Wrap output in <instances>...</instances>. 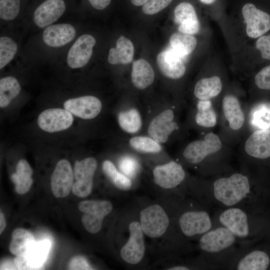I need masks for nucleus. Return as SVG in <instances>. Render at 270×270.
<instances>
[{"mask_svg":"<svg viewBox=\"0 0 270 270\" xmlns=\"http://www.w3.org/2000/svg\"><path fill=\"white\" fill-rule=\"evenodd\" d=\"M212 217L214 226H224L244 241L256 244L270 240V212L218 208Z\"/></svg>","mask_w":270,"mask_h":270,"instance_id":"2","label":"nucleus"},{"mask_svg":"<svg viewBox=\"0 0 270 270\" xmlns=\"http://www.w3.org/2000/svg\"><path fill=\"white\" fill-rule=\"evenodd\" d=\"M152 174L155 184L166 190H178L185 183L186 178L183 166L174 160L156 165Z\"/></svg>","mask_w":270,"mask_h":270,"instance_id":"9","label":"nucleus"},{"mask_svg":"<svg viewBox=\"0 0 270 270\" xmlns=\"http://www.w3.org/2000/svg\"><path fill=\"white\" fill-rule=\"evenodd\" d=\"M20 91V86L17 79L8 76L0 80V106H8Z\"/></svg>","mask_w":270,"mask_h":270,"instance_id":"34","label":"nucleus"},{"mask_svg":"<svg viewBox=\"0 0 270 270\" xmlns=\"http://www.w3.org/2000/svg\"><path fill=\"white\" fill-rule=\"evenodd\" d=\"M76 34V29L72 25L58 24L47 26L43 32L42 40L48 46L58 48L70 42Z\"/></svg>","mask_w":270,"mask_h":270,"instance_id":"22","label":"nucleus"},{"mask_svg":"<svg viewBox=\"0 0 270 270\" xmlns=\"http://www.w3.org/2000/svg\"><path fill=\"white\" fill-rule=\"evenodd\" d=\"M131 80L134 86L138 90H144L153 83L154 72L148 61L139 59L133 62Z\"/></svg>","mask_w":270,"mask_h":270,"instance_id":"25","label":"nucleus"},{"mask_svg":"<svg viewBox=\"0 0 270 270\" xmlns=\"http://www.w3.org/2000/svg\"><path fill=\"white\" fill-rule=\"evenodd\" d=\"M120 128L126 134H136L142 130L143 119L136 107L128 106L120 110L116 116Z\"/></svg>","mask_w":270,"mask_h":270,"instance_id":"24","label":"nucleus"},{"mask_svg":"<svg viewBox=\"0 0 270 270\" xmlns=\"http://www.w3.org/2000/svg\"><path fill=\"white\" fill-rule=\"evenodd\" d=\"M34 243V237L30 232L22 228H18L12 232L9 250L12 254L16 256H26Z\"/></svg>","mask_w":270,"mask_h":270,"instance_id":"28","label":"nucleus"},{"mask_svg":"<svg viewBox=\"0 0 270 270\" xmlns=\"http://www.w3.org/2000/svg\"><path fill=\"white\" fill-rule=\"evenodd\" d=\"M20 0H0V17L5 20H14L18 14Z\"/></svg>","mask_w":270,"mask_h":270,"instance_id":"38","label":"nucleus"},{"mask_svg":"<svg viewBox=\"0 0 270 270\" xmlns=\"http://www.w3.org/2000/svg\"><path fill=\"white\" fill-rule=\"evenodd\" d=\"M102 170L107 178L118 189L127 191L132 188V179L122 173L111 161H104Z\"/></svg>","mask_w":270,"mask_h":270,"instance_id":"32","label":"nucleus"},{"mask_svg":"<svg viewBox=\"0 0 270 270\" xmlns=\"http://www.w3.org/2000/svg\"><path fill=\"white\" fill-rule=\"evenodd\" d=\"M179 195L176 200L175 218L178 230L188 241L198 240L214 226L209 207L194 198L192 204Z\"/></svg>","mask_w":270,"mask_h":270,"instance_id":"4","label":"nucleus"},{"mask_svg":"<svg viewBox=\"0 0 270 270\" xmlns=\"http://www.w3.org/2000/svg\"><path fill=\"white\" fill-rule=\"evenodd\" d=\"M222 144L218 135L212 132L206 134L202 140H194L184 148L182 156L184 160L193 166L204 164L208 158L220 150Z\"/></svg>","mask_w":270,"mask_h":270,"instance_id":"7","label":"nucleus"},{"mask_svg":"<svg viewBox=\"0 0 270 270\" xmlns=\"http://www.w3.org/2000/svg\"><path fill=\"white\" fill-rule=\"evenodd\" d=\"M222 108L230 128L234 130L240 129L245 118L238 98L232 94L226 95L222 99Z\"/></svg>","mask_w":270,"mask_h":270,"instance_id":"23","label":"nucleus"},{"mask_svg":"<svg viewBox=\"0 0 270 270\" xmlns=\"http://www.w3.org/2000/svg\"><path fill=\"white\" fill-rule=\"evenodd\" d=\"M246 154L252 159L264 160L270 158V130L253 132L246 139L244 147Z\"/></svg>","mask_w":270,"mask_h":270,"instance_id":"18","label":"nucleus"},{"mask_svg":"<svg viewBox=\"0 0 270 270\" xmlns=\"http://www.w3.org/2000/svg\"><path fill=\"white\" fill-rule=\"evenodd\" d=\"M78 210L84 213L82 222L90 234H96L102 228L104 218L111 212L112 204L105 200H88L79 202Z\"/></svg>","mask_w":270,"mask_h":270,"instance_id":"8","label":"nucleus"},{"mask_svg":"<svg viewBox=\"0 0 270 270\" xmlns=\"http://www.w3.org/2000/svg\"><path fill=\"white\" fill-rule=\"evenodd\" d=\"M134 54L132 42L124 36H120L116 41L115 48L110 50L108 62L112 64H128L132 62Z\"/></svg>","mask_w":270,"mask_h":270,"instance_id":"26","label":"nucleus"},{"mask_svg":"<svg viewBox=\"0 0 270 270\" xmlns=\"http://www.w3.org/2000/svg\"><path fill=\"white\" fill-rule=\"evenodd\" d=\"M16 270L14 264H12L11 262H6L4 263L1 264L0 270Z\"/></svg>","mask_w":270,"mask_h":270,"instance_id":"45","label":"nucleus"},{"mask_svg":"<svg viewBox=\"0 0 270 270\" xmlns=\"http://www.w3.org/2000/svg\"><path fill=\"white\" fill-rule=\"evenodd\" d=\"M6 222L4 216L2 212H0V234H1L5 228Z\"/></svg>","mask_w":270,"mask_h":270,"instance_id":"46","label":"nucleus"},{"mask_svg":"<svg viewBox=\"0 0 270 270\" xmlns=\"http://www.w3.org/2000/svg\"><path fill=\"white\" fill-rule=\"evenodd\" d=\"M72 114L66 110L50 108L42 111L38 118V124L42 130L55 132L69 128L72 124Z\"/></svg>","mask_w":270,"mask_h":270,"instance_id":"14","label":"nucleus"},{"mask_svg":"<svg viewBox=\"0 0 270 270\" xmlns=\"http://www.w3.org/2000/svg\"><path fill=\"white\" fill-rule=\"evenodd\" d=\"M88 1L96 9L102 10L108 6L111 0H88Z\"/></svg>","mask_w":270,"mask_h":270,"instance_id":"44","label":"nucleus"},{"mask_svg":"<svg viewBox=\"0 0 270 270\" xmlns=\"http://www.w3.org/2000/svg\"><path fill=\"white\" fill-rule=\"evenodd\" d=\"M65 10L64 0H46L34 10V21L40 28L47 27L56 22Z\"/></svg>","mask_w":270,"mask_h":270,"instance_id":"20","label":"nucleus"},{"mask_svg":"<svg viewBox=\"0 0 270 270\" xmlns=\"http://www.w3.org/2000/svg\"><path fill=\"white\" fill-rule=\"evenodd\" d=\"M195 121L198 125L204 128H212L216 125V113L210 100H198L196 104Z\"/></svg>","mask_w":270,"mask_h":270,"instance_id":"33","label":"nucleus"},{"mask_svg":"<svg viewBox=\"0 0 270 270\" xmlns=\"http://www.w3.org/2000/svg\"><path fill=\"white\" fill-rule=\"evenodd\" d=\"M118 168L122 173L132 180L138 172L140 164L138 160L133 156L124 155L118 160Z\"/></svg>","mask_w":270,"mask_h":270,"instance_id":"37","label":"nucleus"},{"mask_svg":"<svg viewBox=\"0 0 270 270\" xmlns=\"http://www.w3.org/2000/svg\"><path fill=\"white\" fill-rule=\"evenodd\" d=\"M128 144L132 150L142 154H158L162 150V144L148 135H134L129 138Z\"/></svg>","mask_w":270,"mask_h":270,"instance_id":"31","label":"nucleus"},{"mask_svg":"<svg viewBox=\"0 0 270 270\" xmlns=\"http://www.w3.org/2000/svg\"><path fill=\"white\" fill-rule=\"evenodd\" d=\"M49 240H44L35 242L26 257L34 270L40 269L46 261L50 248Z\"/></svg>","mask_w":270,"mask_h":270,"instance_id":"35","label":"nucleus"},{"mask_svg":"<svg viewBox=\"0 0 270 270\" xmlns=\"http://www.w3.org/2000/svg\"><path fill=\"white\" fill-rule=\"evenodd\" d=\"M242 14L246 24V34L249 37H260L270 30V16L258 9L254 4L248 3L244 4L242 8Z\"/></svg>","mask_w":270,"mask_h":270,"instance_id":"13","label":"nucleus"},{"mask_svg":"<svg viewBox=\"0 0 270 270\" xmlns=\"http://www.w3.org/2000/svg\"><path fill=\"white\" fill-rule=\"evenodd\" d=\"M204 4H210L214 2L216 0H200Z\"/></svg>","mask_w":270,"mask_h":270,"instance_id":"48","label":"nucleus"},{"mask_svg":"<svg viewBox=\"0 0 270 270\" xmlns=\"http://www.w3.org/2000/svg\"><path fill=\"white\" fill-rule=\"evenodd\" d=\"M178 128L174 112L171 108H165L151 118L147 126V135L162 144Z\"/></svg>","mask_w":270,"mask_h":270,"instance_id":"11","label":"nucleus"},{"mask_svg":"<svg viewBox=\"0 0 270 270\" xmlns=\"http://www.w3.org/2000/svg\"><path fill=\"white\" fill-rule=\"evenodd\" d=\"M16 270H34L26 256H16L14 260Z\"/></svg>","mask_w":270,"mask_h":270,"instance_id":"43","label":"nucleus"},{"mask_svg":"<svg viewBox=\"0 0 270 270\" xmlns=\"http://www.w3.org/2000/svg\"><path fill=\"white\" fill-rule=\"evenodd\" d=\"M172 0H149L142 7L144 14L148 15L156 14L168 6Z\"/></svg>","mask_w":270,"mask_h":270,"instance_id":"39","label":"nucleus"},{"mask_svg":"<svg viewBox=\"0 0 270 270\" xmlns=\"http://www.w3.org/2000/svg\"><path fill=\"white\" fill-rule=\"evenodd\" d=\"M96 44L94 38L88 34L79 36L70 48L66 62L72 68H79L89 62Z\"/></svg>","mask_w":270,"mask_h":270,"instance_id":"16","label":"nucleus"},{"mask_svg":"<svg viewBox=\"0 0 270 270\" xmlns=\"http://www.w3.org/2000/svg\"><path fill=\"white\" fill-rule=\"evenodd\" d=\"M138 220L144 235L152 238H159L170 230L179 232L175 214L170 218L166 210L158 204H150L142 210Z\"/></svg>","mask_w":270,"mask_h":270,"instance_id":"5","label":"nucleus"},{"mask_svg":"<svg viewBox=\"0 0 270 270\" xmlns=\"http://www.w3.org/2000/svg\"><path fill=\"white\" fill-rule=\"evenodd\" d=\"M128 229V238L120 249V256L126 263L136 264L142 260L145 254V235L139 220L131 222Z\"/></svg>","mask_w":270,"mask_h":270,"instance_id":"10","label":"nucleus"},{"mask_svg":"<svg viewBox=\"0 0 270 270\" xmlns=\"http://www.w3.org/2000/svg\"><path fill=\"white\" fill-rule=\"evenodd\" d=\"M256 45L260 52L262 58L270 60V34L260 36L256 40Z\"/></svg>","mask_w":270,"mask_h":270,"instance_id":"41","label":"nucleus"},{"mask_svg":"<svg viewBox=\"0 0 270 270\" xmlns=\"http://www.w3.org/2000/svg\"><path fill=\"white\" fill-rule=\"evenodd\" d=\"M197 248L214 270H227L246 246L254 244L238 238L228 228L214 226L198 240Z\"/></svg>","mask_w":270,"mask_h":270,"instance_id":"3","label":"nucleus"},{"mask_svg":"<svg viewBox=\"0 0 270 270\" xmlns=\"http://www.w3.org/2000/svg\"><path fill=\"white\" fill-rule=\"evenodd\" d=\"M194 198L210 208L236 207L257 212H270V184L235 172L212 180H198L187 186Z\"/></svg>","mask_w":270,"mask_h":270,"instance_id":"1","label":"nucleus"},{"mask_svg":"<svg viewBox=\"0 0 270 270\" xmlns=\"http://www.w3.org/2000/svg\"><path fill=\"white\" fill-rule=\"evenodd\" d=\"M254 81L259 88L270 90V64L259 71L255 76Z\"/></svg>","mask_w":270,"mask_h":270,"instance_id":"40","label":"nucleus"},{"mask_svg":"<svg viewBox=\"0 0 270 270\" xmlns=\"http://www.w3.org/2000/svg\"><path fill=\"white\" fill-rule=\"evenodd\" d=\"M183 58L170 48L160 52L156 62L160 70L166 77L178 80L182 78L186 72Z\"/></svg>","mask_w":270,"mask_h":270,"instance_id":"19","label":"nucleus"},{"mask_svg":"<svg viewBox=\"0 0 270 270\" xmlns=\"http://www.w3.org/2000/svg\"><path fill=\"white\" fill-rule=\"evenodd\" d=\"M222 85L220 78L214 76L198 80L194 88V95L198 100H208L221 92Z\"/></svg>","mask_w":270,"mask_h":270,"instance_id":"29","label":"nucleus"},{"mask_svg":"<svg viewBox=\"0 0 270 270\" xmlns=\"http://www.w3.org/2000/svg\"><path fill=\"white\" fill-rule=\"evenodd\" d=\"M170 48L182 58L191 54L196 48L197 40L192 34L174 33L170 40Z\"/></svg>","mask_w":270,"mask_h":270,"instance_id":"30","label":"nucleus"},{"mask_svg":"<svg viewBox=\"0 0 270 270\" xmlns=\"http://www.w3.org/2000/svg\"><path fill=\"white\" fill-rule=\"evenodd\" d=\"M18 50L16 43L11 38H0V68H4L14 58Z\"/></svg>","mask_w":270,"mask_h":270,"instance_id":"36","label":"nucleus"},{"mask_svg":"<svg viewBox=\"0 0 270 270\" xmlns=\"http://www.w3.org/2000/svg\"><path fill=\"white\" fill-rule=\"evenodd\" d=\"M174 20L178 24V30L180 32L194 34L200 30V22L196 10L188 2H182L176 6Z\"/></svg>","mask_w":270,"mask_h":270,"instance_id":"21","label":"nucleus"},{"mask_svg":"<svg viewBox=\"0 0 270 270\" xmlns=\"http://www.w3.org/2000/svg\"><path fill=\"white\" fill-rule=\"evenodd\" d=\"M227 270H270V240L245 247L231 262Z\"/></svg>","mask_w":270,"mask_h":270,"instance_id":"6","label":"nucleus"},{"mask_svg":"<svg viewBox=\"0 0 270 270\" xmlns=\"http://www.w3.org/2000/svg\"><path fill=\"white\" fill-rule=\"evenodd\" d=\"M74 174L69 162L65 159L59 160L51 176L50 186L53 194L56 198H64L72 189Z\"/></svg>","mask_w":270,"mask_h":270,"instance_id":"17","label":"nucleus"},{"mask_svg":"<svg viewBox=\"0 0 270 270\" xmlns=\"http://www.w3.org/2000/svg\"><path fill=\"white\" fill-rule=\"evenodd\" d=\"M64 108L72 114L84 120L96 118L102 109V103L97 97L88 95L66 100Z\"/></svg>","mask_w":270,"mask_h":270,"instance_id":"15","label":"nucleus"},{"mask_svg":"<svg viewBox=\"0 0 270 270\" xmlns=\"http://www.w3.org/2000/svg\"><path fill=\"white\" fill-rule=\"evenodd\" d=\"M32 173V169L26 160L22 159L18 161L16 172L11 176L18 194H24L30 190L33 183Z\"/></svg>","mask_w":270,"mask_h":270,"instance_id":"27","label":"nucleus"},{"mask_svg":"<svg viewBox=\"0 0 270 270\" xmlns=\"http://www.w3.org/2000/svg\"><path fill=\"white\" fill-rule=\"evenodd\" d=\"M69 270H93L87 260L83 256H76L70 262Z\"/></svg>","mask_w":270,"mask_h":270,"instance_id":"42","label":"nucleus"},{"mask_svg":"<svg viewBox=\"0 0 270 270\" xmlns=\"http://www.w3.org/2000/svg\"><path fill=\"white\" fill-rule=\"evenodd\" d=\"M148 0H130V2L136 6H140L144 5Z\"/></svg>","mask_w":270,"mask_h":270,"instance_id":"47","label":"nucleus"},{"mask_svg":"<svg viewBox=\"0 0 270 270\" xmlns=\"http://www.w3.org/2000/svg\"><path fill=\"white\" fill-rule=\"evenodd\" d=\"M97 166L96 160L93 157L76 162L74 168L76 182L72 189L74 194L80 198H85L90 194Z\"/></svg>","mask_w":270,"mask_h":270,"instance_id":"12","label":"nucleus"}]
</instances>
